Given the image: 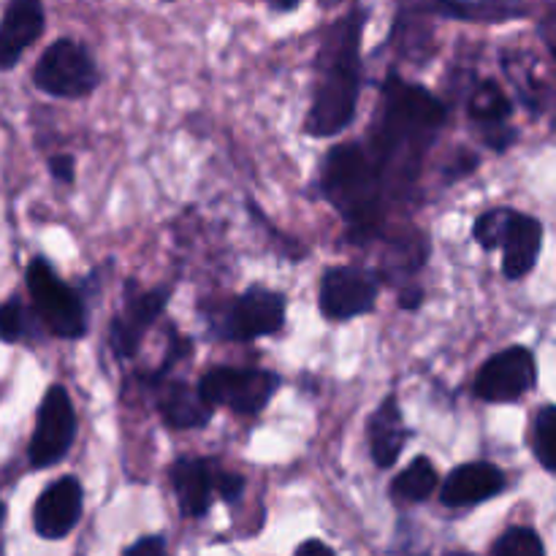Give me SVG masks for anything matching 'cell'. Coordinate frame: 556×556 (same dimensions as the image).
<instances>
[{
	"mask_svg": "<svg viewBox=\"0 0 556 556\" xmlns=\"http://www.w3.org/2000/svg\"><path fill=\"white\" fill-rule=\"evenodd\" d=\"M27 291H30L33 304H36L38 315L47 324L52 334L63 337V340H79L87 331L85 307L81 299L60 280L52 271V266L43 258L30 261L27 266Z\"/></svg>",
	"mask_w": 556,
	"mask_h": 556,
	"instance_id": "8992f818",
	"label": "cell"
},
{
	"mask_svg": "<svg viewBox=\"0 0 556 556\" xmlns=\"http://www.w3.org/2000/svg\"><path fill=\"white\" fill-rule=\"evenodd\" d=\"M98 79L101 76H98L96 60L87 52V47H81L74 38H60L52 47H47L33 71L38 90L54 98L90 96L98 87Z\"/></svg>",
	"mask_w": 556,
	"mask_h": 556,
	"instance_id": "5b68a950",
	"label": "cell"
},
{
	"mask_svg": "<svg viewBox=\"0 0 556 556\" xmlns=\"http://www.w3.org/2000/svg\"><path fill=\"white\" fill-rule=\"evenodd\" d=\"M492 556H546V548H543L538 532L527 530V527H514L494 543Z\"/></svg>",
	"mask_w": 556,
	"mask_h": 556,
	"instance_id": "cb8c5ba5",
	"label": "cell"
},
{
	"mask_svg": "<svg viewBox=\"0 0 556 556\" xmlns=\"http://www.w3.org/2000/svg\"><path fill=\"white\" fill-rule=\"evenodd\" d=\"M434 489H438V470L424 456L410 462V467H405L396 476V481L391 483V494L400 500H407V503H424L427 497H432Z\"/></svg>",
	"mask_w": 556,
	"mask_h": 556,
	"instance_id": "ffe728a7",
	"label": "cell"
},
{
	"mask_svg": "<svg viewBox=\"0 0 556 556\" xmlns=\"http://www.w3.org/2000/svg\"><path fill=\"white\" fill-rule=\"evenodd\" d=\"M277 389H280V378L275 372L244 367H215L199 383V394L212 410L228 407L242 416L264 410Z\"/></svg>",
	"mask_w": 556,
	"mask_h": 556,
	"instance_id": "277c9868",
	"label": "cell"
},
{
	"mask_svg": "<svg viewBox=\"0 0 556 556\" xmlns=\"http://www.w3.org/2000/svg\"><path fill=\"white\" fill-rule=\"evenodd\" d=\"M81 516V486L76 478H60L52 486L43 489L38 497L33 521L36 532L47 541H60L76 527Z\"/></svg>",
	"mask_w": 556,
	"mask_h": 556,
	"instance_id": "7c38bea8",
	"label": "cell"
},
{
	"mask_svg": "<svg viewBox=\"0 0 556 556\" xmlns=\"http://www.w3.org/2000/svg\"><path fill=\"white\" fill-rule=\"evenodd\" d=\"M47 16L41 0H9L0 20V71H9L20 63L27 47L41 38Z\"/></svg>",
	"mask_w": 556,
	"mask_h": 556,
	"instance_id": "8fae6325",
	"label": "cell"
},
{
	"mask_svg": "<svg viewBox=\"0 0 556 556\" xmlns=\"http://www.w3.org/2000/svg\"><path fill=\"white\" fill-rule=\"evenodd\" d=\"M172 478V486L179 497V508L185 516L195 519V516H204L212 505V470L206 462L201 459H177L168 470Z\"/></svg>",
	"mask_w": 556,
	"mask_h": 556,
	"instance_id": "e0dca14e",
	"label": "cell"
},
{
	"mask_svg": "<svg viewBox=\"0 0 556 556\" xmlns=\"http://www.w3.org/2000/svg\"><path fill=\"white\" fill-rule=\"evenodd\" d=\"M378 280L369 271L337 266L320 277V313L329 320H351L372 313Z\"/></svg>",
	"mask_w": 556,
	"mask_h": 556,
	"instance_id": "9c48e42d",
	"label": "cell"
},
{
	"mask_svg": "<svg viewBox=\"0 0 556 556\" xmlns=\"http://www.w3.org/2000/svg\"><path fill=\"white\" fill-rule=\"evenodd\" d=\"M76 434V413L71 405V396L63 386H52L43 396L41 407H38L36 418V432H33L30 448V465L43 470V467H52L68 454L71 443H74Z\"/></svg>",
	"mask_w": 556,
	"mask_h": 556,
	"instance_id": "52a82bcc",
	"label": "cell"
},
{
	"mask_svg": "<svg viewBox=\"0 0 556 556\" xmlns=\"http://www.w3.org/2000/svg\"><path fill=\"white\" fill-rule=\"evenodd\" d=\"M125 556H166V546H163L161 538H141L125 552Z\"/></svg>",
	"mask_w": 556,
	"mask_h": 556,
	"instance_id": "4316f807",
	"label": "cell"
},
{
	"mask_svg": "<svg viewBox=\"0 0 556 556\" xmlns=\"http://www.w3.org/2000/svg\"><path fill=\"white\" fill-rule=\"evenodd\" d=\"M168 291L166 288H157V291L147 293H134L125 304V313L117 315L109 331V342H112V351L119 358H128L139 351L141 337L144 331L161 318V313L166 309Z\"/></svg>",
	"mask_w": 556,
	"mask_h": 556,
	"instance_id": "4fadbf2b",
	"label": "cell"
},
{
	"mask_svg": "<svg viewBox=\"0 0 556 556\" xmlns=\"http://www.w3.org/2000/svg\"><path fill=\"white\" fill-rule=\"evenodd\" d=\"M266 3H271L275 9H280V11H291L293 5L302 3V0H266Z\"/></svg>",
	"mask_w": 556,
	"mask_h": 556,
	"instance_id": "f546056e",
	"label": "cell"
},
{
	"mask_svg": "<svg viewBox=\"0 0 556 556\" xmlns=\"http://www.w3.org/2000/svg\"><path fill=\"white\" fill-rule=\"evenodd\" d=\"M516 220V212L514 210H492L486 215H481L472 226V237L476 242L481 244L483 250H497L503 248L505 239H508L510 226Z\"/></svg>",
	"mask_w": 556,
	"mask_h": 556,
	"instance_id": "7402d4cb",
	"label": "cell"
},
{
	"mask_svg": "<svg viewBox=\"0 0 556 556\" xmlns=\"http://www.w3.org/2000/svg\"><path fill=\"white\" fill-rule=\"evenodd\" d=\"M445 119V106L424 87L391 74L383 85V109L369 157L380 177L396 185L416 179L421 157Z\"/></svg>",
	"mask_w": 556,
	"mask_h": 556,
	"instance_id": "6da1fadb",
	"label": "cell"
},
{
	"mask_svg": "<svg viewBox=\"0 0 556 556\" xmlns=\"http://www.w3.org/2000/svg\"><path fill=\"white\" fill-rule=\"evenodd\" d=\"M49 168H52L54 179H60V182H74V157L71 155H54L49 161Z\"/></svg>",
	"mask_w": 556,
	"mask_h": 556,
	"instance_id": "83f0119b",
	"label": "cell"
},
{
	"mask_svg": "<svg viewBox=\"0 0 556 556\" xmlns=\"http://www.w3.org/2000/svg\"><path fill=\"white\" fill-rule=\"evenodd\" d=\"M293 556H334V552H331V548L326 546V543L307 541V543H302V546H299V552L293 554Z\"/></svg>",
	"mask_w": 556,
	"mask_h": 556,
	"instance_id": "f1b7e54d",
	"label": "cell"
},
{
	"mask_svg": "<svg viewBox=\"0 0 556 556\" xmlns=\"http://www.w3.org/2000/svg\"><path fill=\"white\" fill-rule=\"evenodd\" d=\"M367 438H369V451H372L375 465L389 470V467L396 465L402 448L407 443V427L405 418H402L400 402H396L394 394L386 396L380 402L378 410L369 416L367 421Z\"/></svg>",
	"mask_w": 556,
	"mask_h": 556,
	"instance_id": "9a60e30c",
	"label": "cell"
},
{
	"mask_svg": "<svg viewBox=\"0 0 556 556\" xmlns=\"http://www.w3.org/2000/svg\"><path fill=\"white\" fill-rule=\"evenodd\" d=\"M27 331V313L16 299L0 304V340L20 342Z\"/></svg>",
	"mask_w": 556,
	"mask_h": 556,
	"instance_id": "d4e9b609",
	"label": "cell"
},
{
	"mask_svg": "<svg viewBox=\"0 0 556 556\" xmlns=\"http://www.w3.org/2000/svg\"><path fill=\"white\" fill-rule=\"evenodd\" d=\"M543 244V226L530 215L516 212V220L510 226L508 239L503 244V271L508 280H521L532 271Z\"/></svg>",
	"mask_w": 556,
	"mask_h": 556,
	"instance_id": "ac0fdd59",
	"label": "cell"
},
{
	"mask_svg": "<svg viewBox=\"0 0 556 556\" xmlns=\"http://www.w3.org/2000/svg\"><path fill=\"white\" fill-rule=\"evenodd\" d=\"M324 195L348 223L353 239H369L383 226L386 182L358 144H340L326 155Z\"/></svg>",
	"mask_w": 556,
	"mask_h": 556,
	"instance_id": "3957f363",
	"label": "cell"
},
{
	"mask_svg": "<svg viewBox=\"0 0 556 556\" xmlns=\"http://www.w3.org/2000/svg\"><path fill=\"white\" fill-rule=\"evenodd\" d=\"M286 324V299L266 288H250L233 302L228 315V337L233 340H258L282 329Z\"/></svg>",
	"mask_w": 556,
	"mask_h": 556,
	"instance_id": "30bf717a",
	"label": "cell"
},
{
	"mask_svg": "<svg viewBox=\"0 0 556 556\" xmlns=\"http://www.w3.org/2000/svg\"><path fill=\"white\" fill-rule=\"evenodd\" d=\"M470 117L478 123L489 125V130L503 128L505 119L510 117V101L497 81H481L470 98Z\"/></svg>",
	"mask_w": 556,
	"mask_h": 556,
	"instance_id": "44dd1931",
	"label": "cell"
},
{
	"mask_svg": "<svg viewBox=\"0 0 556 556\" xmlns=\"http://www.w3.org/2000/svg\"><path fill=\"white\" fill-rule=\"evenodd\" d=\"M0 525H3V503H0Z\"/></svg>",
	"mask_w": 556,
	"mask_h": 556,
	"instance_id": "4dcf8cb0",
	"label": "cell"
},
{
	"mask_svg": "<svg viewBox=\"0 0 556 556\" xmlns=\"http://www.w3.org/2000/svg\"><path fill=\"white\" fill-rule=\"evenodd\" d=\"M535 386V358L527 348H508L489 358L478 372L476 391L483 402H514Z\"/></svg>",
	"mask_w": 556,
	"mask_h": 556,
	"instance_id": "ba28073f",
	"label": "cell"
},
{
	"mask_svg": "<svg viewBox=\"0 0 556 556\" xmlns=\"http://www.w3.org/2000/svg\"><path fill=\"white\" fill-rule=\"evenodd\" d=\"M362 30L364 11H351L326 33L320 49V79L307 114L309 136L340 134L356 114L362 85Z\"/></svg>",
	"mask_w": 556,
	"mask_h": 556,
	"instance_id": "7a4b0ae2",
	"label": "cell"
},
{
	"mask_svg": "<svg viewBox=\"0 0 556 556\" xmlns=\"http://www.w3.org/2000/svg\"><path fill=\"white\" fill-rule=\"evenodd\" d=\"M215 489L226 503H233V500L242 497L244 478L237 476V472H220V476L215 478Z\"/></svg>",
	"mask_w": 556,
	"mask_h": 556,
	"instance_id": "484cf974",
	"label": "cell"
},
{
	"mask_svg": "<svg viewBox=\"0 0 556 556\" xmlns=\"http://www.w3.org/2000/svg\"><path fill=\"white\" fill-rule=\"evenodd\" d=\"M505 489V472L489 462H472V465L456 467L443 483V503L448 508H470V505L486 503L497 497Z\"/></svg>",
	"mask_w": 556,
	"mask_h": 556,
	"instance_id": "5bb4252c",
	"label": "cell"
},
{
	"mask_svg": "<svg viewBox=\"0 0 556 556\" xmlns=\"http://www.w3.org/2000/svg\"><path fill=\"white\" fill-rule=\"evenodd\" d=\"M459 556H465V554H459Z\"/></svg>",
	"mask_w": 556,
	"mask_h": 556,
	"instance_id": "1f68e13d",
	"label": "cell"
},
{
	"mask_svg": "<svg viewBox=\"0 0 556 556\" xmlns=\"http://www.w3.org/2000/svg\"><path fill=\"white\" fill-rule=\"evenodd\" d=\"M155 394L157 410H161L163 421L172 429H201L210 424L212 407L206 405L199 389L193 391L188 383H179V380H163Z\"/></svg>",
	"mask_w": 556,
	"mask_h": 556,
	"instance_id": "2e32d148",
	"label": "cell"
},
{
	"mask_svg": "<svg viewBox=\"0 0 556 556\" xmlns=\"http://www.w3.org/2000/svg\"><path fill=\"white\" fill-rule=\"evenodd\" d=\"M429 11L462 22H505L525 14L510 0H434Z\"/></svg>",
	"mask_w": 556,
	"mask_h": 556,
	"instance_id": "d6986e66",
	"label": "cell"
},
{
	"mask_svg": "<svg viewBox=\"0 0 556 556\" xmlns=\"http://www.w3.org/2000/svg\"><path fill=\"white\" fill-rule=\"evenodd\" d=\"M532 448L538 462L548 472H556V407L548 405L538 413L535 432H532Z\"/></svg>",
	"mask_w": 556,
	"mask_h": 556,
	"instance_id": "603a6c76",
	"label": "cell"
}]
</instances>
